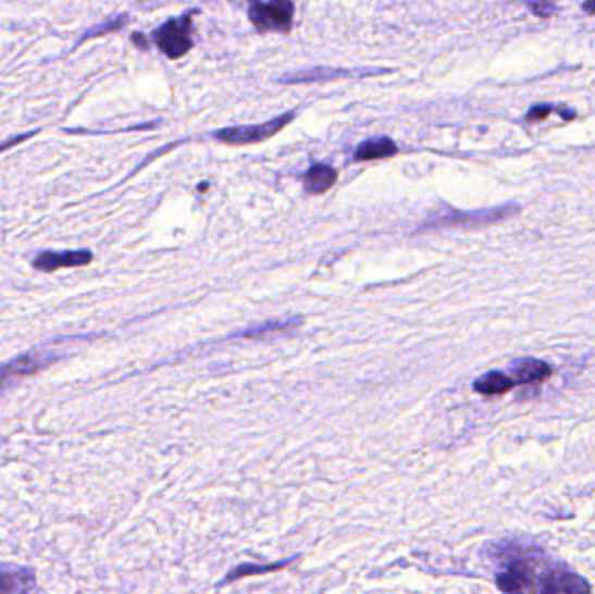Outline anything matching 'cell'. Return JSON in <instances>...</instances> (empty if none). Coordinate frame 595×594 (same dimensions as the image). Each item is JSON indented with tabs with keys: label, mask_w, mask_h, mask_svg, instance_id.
Segmentation results:
<instances>
[{
	"label": "cell",
	"mask_w": 595,
	"mask_h": 594,
	"mask_svg": "<svg viewBox=\"0 0 595 594\" xmlns=\"http://www.w3.org/2000/svg\"><path fill=\"white\" fill-rule=\"evenodd\" d=\"M521 211L518 205L501 206V208H493V210L481 211H453V213L444 214L439 219H432L423 225L422 228H441V227H481V225H492V223L505 222L512 219L513 214Z\"/></svg>",
	"instance_id": "6da1fadb"
},
{
	"label": "cell",
	"mask_w": 595,
	"mask_h": 594,
	"mask_svg": "<svg viewBox=\"0 0 595 594\" xmlns=\"http://www.w3.org/2000/svg\"><path fill=\"white\" fill-rule=\"evenodd\" d=\"M295 5L292 0H270L263 4L260 0H251L249 18L260 32H287L292 27Z\"/></svg>",
	"instance_id": "7a4b0ae2"
},
{
	"label": "cell",
	"mask_w": 595,
	"mask_h": 594,
	"mask_svg": "<svg viewBox=\"0 0 595 594\" xmlns=\"http://www.w3.org/2000/svg\"><path fill=\"white\" fill-rule=\"evenodd\" d=\"M153 39L165 57L178 60L191 48V18L183 16L179 20H170L162 27L153 32Z\"/></svg>",
	"instance_id": "3957f363"
},
{
	"label": "cell",
	"mask_w": 595,
	"mask_h": 594,
	"mask_svg": "<svg viewBox=\"0 0 595 594\" xmlns=\"http://www.w3.org/2000/svg\"><path fill=\"white\" fill-rule=\"evenodd\" d=\"M292 121L293 114H284L272 119L269 123L257 124V126L226 127V129L218 132L214 136H216L218 140L225 141V144H260V141L269 140L270 136L277 135Z\"/></svg>",
	"instance_id": "277c9868"
},
{
	"label": "cell",
	"mask_w": 595,
	"mask_h": 594,
	"mask_svg": "<svg viewBox=\"0 0 595 594\" xmlns=\"http://www.w3.org/2000/svg\"><path fill=\"white\" fill-rule=\"evenodd\" d=\"M591 584L568 568L548 564L540 573L536 593H588Z\"/></svg>",
	"instance_id": "5b68a950"
},
{
	"label": "cell",
	"mask_w": 595,
	"mask_h": 594,
	"mask_svg": "<svg viewBox=\"0 0 595 594\" xmlns=\"http://www.w3.org/2000/svg\"><path fill=\"white\" fill-rule=\"evenodd\" d=\"M92 262V253L89 249H77V251H44L35 257V271L54 272L60 269H74V267L87 265Z\"/></svg>",
	"instance_id": "8992f818"
},
{
	"label": "cell",
	"mask_w": 595,
	"mask_h": 594,
	"mask_svg": "<svg viewBox=\"0 0 595 594\" xmlns=\"http://www.w3.org/2000/svg\"><path fill=\"white\" fill-rule=\"evenodd\" d=\"M57 356L44 355V352H34V355L20 356V358L9 361L4 367H0V387L14 381L17 376L32 375L44 368L51 367L57 361Z\"/></svg>",
	"instance_id": "52a82bcc"
},
{
	"label": "cell",
	"mask_w": 595,
	"mask_h": 594,
	"mask_svg": "<svg viewBox=\"0 0 595 594\" xmlns=\"http://www.w3.org/2000/svg\"><path fill=\"white\" fill-rule=\"evenodd\" d=\"M553 375V368L542 359L521 358L510 364V376L516 385L544 384Z\"/></svg>",
	"instance_id": "ba28073f"
},
{
	"label": "cell",
	"mask_w": 595,
	"mask_h": 594,
	"mask_svg": "<svg viewBox=\"0 0 595 594\" xmlns=\"http://www.w3.org/2000/svg\"><path fill=\"white\" fill-rule=\"evenodd\" d=\"M35 585L37 577L30 568L0 565V593H28Z\"/></svg>",
	"instance_id": "9c48e42d"
},
{
	"label": "cell",
	"mask_w": 595,
	"mask_h": 594,
	"mask_svg": "<svg viewBox=\"0 0 595 594\" xmlns=\"http://www.w3.org/2000/svg\"><path fill=\"white\" fill-rule=\"evenodd\" d=\"M338 173L326 164H315L305 175V190L309 194H324L335 185Z\"/></svg>",
	"instance_id": "30bf717a"
},
{
	"label": "cell",
	"mask_w": 595,
	"mask_h": 594,
	"mask_svg": "<svg viewBox=\"0 0 595 594\" xmlns=\"http://www.w3.org/2000/svg\"><path fill=\"white\" fill-rule=\"evenodd\" d=\"M513 385L516 382L507 373L489 372L479 376L474 382V389L475 393L483 394V396H501V394L509 393Z\"/></svg>",
	"instance_id": "8fae6325"
},
{
	"label": "cell",
	"mask_w": 595,
	"mask_h": 594,
	"mask_svg": "<svg viewBox=\"0 0 595 594\" xmlns=\"http://www.w3.org/2000/svg\"><path fill=\"white\" fill-rule=\"evenodd\" d=\"M399 152L397 145L391 138H373L359 145L356 150V161H374V159H387Z\"/></svg>",
	"instance_id": "7c38bea8"
},
{
	"label": "cell",
	"mask_w": 595,
	"mask_h": 594,
	"mask_svg": "<svg viewBox=\"0 0 595 594\" xmlns=\"http://www.w3.org/2000/svg\"><path fill=\"white\" fill-rule=\"evenodd\" d=\"M347 71H333V69H313L305 74H296L295 77H286L283 83H310V81L338 79V77H348Z\"/></svg>",
	"instance_id": "4fadbf2b"
},
{
	"label": "cell",
	"mask_w": 595,
	"mask_h": 594,
	"mask_svg": "<svg viewBox=\"0 0 595 594\" xmlns=\"http://www.w3.org/2000/svg\"><path fill=\"white\" fill-rule=\"evenodd\" d=\"M296 324H300V321H289V323H274L265 324V326H260V329H255L252 332L244 333L240 337L246 338H257L263 337V335H270V333H281L286 332V329H295Z\"/></svg>",
	"instance_id": "5bb4252c"
},
{
	"label": "cell",
	"mask_w": 595,
	"mask_h": 594,
	"mask_svg": "<svg viewBox=\"0 0 595 594\" xmlns=\"http://www.w3.org/2000/svg\"><path fill=\"white\" fill-rule=\"evenodd\" d=\"M530 8L535 16L545 20L550 18V16H553V14L557 11L556 4H554L553 0H535V2H531Z\"/></svg>",
	"instance_id": "9a60e30c"
},
{
	"label": "cell",
	"mask_w": 595,
	"mask_h": 594,
	"mask_svg": "<svg viewBox=\"0 0 595 594\" xmlns=\"http://www.w3.org/2000/svg\"><path fill=\"white\" fill-rule=\"evenodd\" d=\"M283 565L286 564H278V565H265V567H252V568H237L234 573H231V576L226 577V581H235L237 577H244L249 576V573H261V572H270V570H277V568L283 567Z\"/></svg>",
	"instance_id": "2e32d148"
},
{
	"label": "cell",
	"mask_w": 595,
	"mask_h": 594,
	"mask_svg": "<svg viewBox=\"0 0 595 594\" xmlns=\"http://www.w3.org/2000/svg\"><path fill=\"white\" fill-rule=\"evenodd\" d=\"M554 107L550 106H535L533 109L530 110L526 114V121H530V123H536V121H545V119L550 115V112H553Z\"/></svg>",
	"instance_id": "e0dca14e"
},
{
	"label": "cell",
	"mask_w": 595,
	"mask_h": 594,
	"mask_svg": "<svg viewBox=\"0 0 595 594\" xmlns=\"http://www.w3.org/2000/svg\"><path fill=\"white\" fill-rule=\"evenodd\" d=\"M126 23V18L115 20V22H109L107 25H103V27L92 28L95 32H89L86 37H84L83 40L91 39V37H98L101 36V34H107V32L115 30V28H121L122 25Z\"/></svg>",
	"instance_id": "ac0fdd59"
},
{
	"label": "cell",
	"mask_w": 595,
	"mask_h": 594,
	"mask_svg": "<svg viewBox=\"0 0 595 594\" xmlns=\"http://www.w3.org/2000/svg\"><path fill=\"white\" fill-rule=\"evenodd\" d=\"M32 135H25V136H17V138H13V140H9L8 144L0 145V152L2 150L9 149V147H13V145L20 144L22 140H26V138H30Z\"/></svg>",
	"instance_id": "d6986e66"
},
{
	"label": "cell",
	"mask_w": 595,
	"mask_h": 594,
	"mask_svg": "<svg viewBox=\"0 0 595 594\" xmlns=\"http://www.w3.org/2000/svg\"><path fill=\"white\" fill-rule=\"evenodd\" d=\"M582 10L587 14H595V0H585L582 4Z\"/></svg>",
	"instance_id": "ffe728a7"
},
{
	"label": "cell",
	"mask_w": 595,
	"mask_h": 594,
	"mask_svg": "<svg viewBox=\"0 0 595 594\" xmlns=\"http://www.w3.org/2000/svg\"><path fill=\"white\" fill-rule=\"evenodd\" d=\"M133 40H135V42H139V48H147V39H144V36H133Z\"/></svg>",
	"instance_id": "44dd1931"
}]
</instances>
